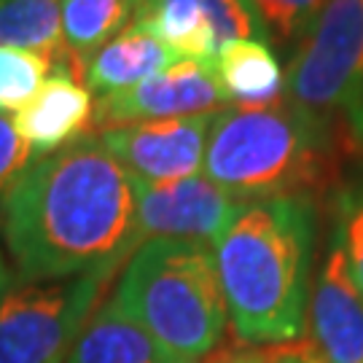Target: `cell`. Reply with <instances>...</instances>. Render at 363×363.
I'll use <instances>...</instances> for the list:
<instances>
[{"label": "cell", "mask_w": 363, "mask_h": 363, "mask_svg": "<svg viewBox=\"0 0 363 363\" xmlns=\"http://www.w3.org/2000/svg\"><path fill=\"white\" fill-rule=\"evenodd\" d=\"M304 331L315 363H363V291L334 232L310 291Z\"/></svg>", "instance_id": "8fae6325"}, {"label": "cell", "mask_w": 363, "mask_h": 363, "mask_svg": "<svg viewBox=\"0 0 363 363\" xmlns=\"http://www.w3.org/2000/svg\"><path fill=\"white\" fill-rule=\"evenodd\" d=\"M135 186V237L145 240H186L216 245L247 202L226 194L205 175L167 186Z\"/></svg>", "instance_id": "ba28073f"}, {"label": "cell", "mask_w": 363, "mask_h": 363, "mask_svg": "<svg viewBox=\"0 0 363 363\" xmlns=\"http://www.w3.org/2000/svg\"><path fill=\"white\" fill-rule=\"evenodd\" d=\"M264 363H315L310 358V352L304 350V347H298V345H283L280 350L269 352V355H261Z\"/></svg>", "instance_id": "7402d4cb"}, {"label": "cell", "mask_w": 363, "mask_h": 363, "mask_svg": "<svg viewBox=\"0 0 363 363\" xmlns=\"http://www.w3.org/2000/svg\"><path fill=\"white\" fill-rule=\"evenodd\" d=\"M240 363H264V358H250V355H247V358H242Z\"/></svg>", "instance_id": "484cf974"}, {"label": "cell", "mask_w": 363, "mask_h": 363, "mask_svg": "<svg viewBox=\"0 0 363 363\" xmlns=\"http://www.w3.org/2000/svg\"><path fill=\"white\" fill-rule=\"evenodd\" d=\"M0 46L40 54L52 73L84 78L62 40V0H0Z\"/></svg>", "instance_id": "2e32d148"}, {"label": "cell", "mask_w": 363, "mask_h": 363, "mask_svg": "<svg viewBox=\"0 0 363 363\" xmlns=\"http://www.w3.org/2000/svg\"><path fill=\"white\" fill-rule=\"evenodd\" d=\"M13 283L11 277V269H9V264H6V256H3V250H0V296L6 294V288Z\"/></svg>", "instance_id": "603a6c76"}, {"label": "cell", "mask_w": 363, "mask_h": 363, "mask_svg": "<svg viewBox=\"0 0 363 363\" xmlns=\"http://www.w3.org/2000/svg\"><path fill=\"white\" fill-rule=\"evenodd\" d=\"M118 307L181 363H199L226 334L213 247L186 240H145L135 247L116 288Z\"/></svg>", "instance_id": "277c9868"}, {"label": "cell", "mask_w": 363, "mask_h": 363, "mask_svg": "<svg viewBox=\"0 0 363 363\" xmlns=\"http://www.w3.org/2000/svg\"><path fill=\"white\" fill-rule=\"evenodd\" d=\"M52 73L49 62L33 52L0 46V111L25 108Z\"/></svg>", "instance_id": "d6986e66"}, {"label": "cell", "mask_w": 363, "mask_h": 363, "mask_svg": "<svg viewBox=\"0 0 363 363\" xmlns=\"http://www.w3.org/2000/svg\"><path fill=\"white\" fill-rule=\"evenodd\" d=\"M135 19L130 0H62V40L81 70L103 43Z\"/></svg>", "instance_id": "e0dca14e"}, {"label": "cell", "mask_w": 363, "mask_h": 363, "mask_svg": "<svg viewBox=\"0 0 363 363\" xmlns=\"http://www.w3.org/2000/svg\"><path fill=\"white\" fill-rule=\"evenodd\" d=\"M130 3H132V9H135V16L143 11L145 6H148V0H130Z\"/></svg>", "instance_id": "d4e9b609"}, {"label": "cell", "mask_w": 363, "mask_h": 363, "mask_svg": "<svg viewBox=\"0 0 363 363\" xmlns=\"http://www.w3.org/2000/svg\"><path fill=\"white\" fill-rule=\"evenodd\" d=\"M0 213L19 280L116 274L138 247L135 186L97 135L35 159Z\"/></svg>", "instance_id": "6da1fadb"}, {"label": "cell", "mask_w": 363, "mask_h": 363, "mask_svg": "<svg viewBox=\"0 0 363 363\" xmlns=\"http://www.w3.org/2000/svg\"><path fill=\"white\" fill-rule=\"evenodd\" d=\"M318 240L315 196L247 202L213 245L229 325L245 345L304 337Z\"/></svg>", "instance_id": "7a4b0ae2"}, {"label": "cell", "mask_w": 363, "mask_h": 363, "mask_svg": "<svg viewBox=\"0 0 363 363\" xmlns=\"http://www.w3.org/2000/svg\"><path fill=\"white\" fill-rule=\"evenodd\" d=\"M242 358H232V355H218L216 361H208V363H240Z\"/></svg>", "instance_id": "cb8c5ba5"}, {"label": "cell", "mask_w": 363, "mask_h": 363, "mask_svg": "<svg viewBox=\"0 0 363 363\" xmlns=\"http://www.w3.org/2000/svg\"><path fill=\"white\" fill-rule=\"evenodd\" d=\"M65 363H181L118 307L116 296L94 307Z\"/></svg>", "instance_id": "5bb4252c"}, {"label": "cell", "mask_w": 363, "mask_h": 363, "mask_svg": "<svg viewBox=\"0 0 363 363\" xmlns=\"http://www.w3.org/2000/svg\"><path fill=\"white\" fill-rule=\"evenodd\" d=\"M135 19H143L178 60L191 62L213 65L229 43L242 38L269 43L247 0H148Z\"/></svg>", "instance_id": "30bf717a"}, {"label": "cell", "mask_w": 363, "mask_h": 363, "mask_svg": "<svg viewBox=\"0 0 363 363\" xmlns=\"http://www.w3.org/2000/svg\"><path fill=\"white\" fill-rule=\"evenodd\" d=\"M35 159L38 156L13 127V118L0 111V196L25 175Z\"/></svg>", "instance_id": "44dd1931"}, {"label": "cell", "mask_w": 363, "mask_h": 363, "mask_svg": "<svg viewBox=\"0 0 363 363\" xmlns=\"http://www.w3.org/2000/svg\"><path fill=\"white\" fill-rule=\"evenodd\" d=\"M111 277H16L0 296V363H65Z\"/></svg>", "instance_id": "8992f818"}, {"label": "cell", "mask_w": 363, "mask_h": 363, "mask_svg": "<svg viewBox=\"0 0 363 363\" xmlns=\"http://www.w3.org/2000/svg\"><path fill=\"white\" fill-rule=\"evenodd\" d=\"M91 116L94 100L86 84L70 73L57 70L43 81L35 97L16 111L13 127L40 159L89 135Z\"/></svg>", "instance_id": "7c38bea8"}, {"label": "cell", "mask_w": 363, "mask_h": 363, "mask_svg": "<svg viewBox=\"0 0 363 363\" xmlns=\"http://www.w3.org/2000/svg\"><path fill=\"white\" fill-rule=\"evenodd\" d=\"M229 108H259L286 94V73L267 40L242 38L213 60Z\"/></svg>", "instance_id": "9a60e30c"}, {"label": "cell", "mask_w": 363, "mask_h": 363, "mask_svg": "<svg viewBox=\"0 0 363 363\" xmlns=\"http://www.w3.org/2000/svg\"><path fill=\"white\" fill-rule=\"evenodd\" d=\"M328 0H247L269 40L298 43Z\"/></svg>", "instance_id": "ffe728a7"}, {"label": "cell", "mask_w": 363, "mask_h": 363, "mask_svg": "<svg viewBox=\"0 0 363 363\" xmlns=\"http://www.w3.org/2000/svg\"><path fill=\"white\" fill-rule=\"evenodd\" d=\"M218 113L220 111L159 121H135L89 135L100 138L105 151L116 159L135 183L167 186L199 175Z\"/></svg>", "instance_id": "52a82bcc"}, {"label": "cell", "mask_w": 363, "mask_h": 363, "mask_svg": "<svg viewBox=\"0 0 363 363\" xmlns=\"http://www.w3.org/2000/svg\"><path fill=\"white\" fill-rule=\"evenodd\" d=\"M361 162L342 124L288 94L259 108H223L205 148V178L242 202L312 196Z\"/></svg>", "instance_id": "3957f363"}, {"label": "cell", "mask_w": 363, "mask_h": 363, "mask_svg": "<svg viewBox=\"0 0 363 363\" xmlns=\"http://www.w3.org/2000/svg\"><path fill=\"white\" fill-rule=\"evenodd\" d=\"M286 94L342 124L363 159V0H328L296 43Z\"/></svg>", "instance_id": "5b68a950"}, {"label": "cell", "mask_w": 363, "mask_h": 363, "mask_svg": "<svg viewBox=\"0 0 363 363\" xmlns=\"http://www.w3.org/2000/svg\"><path fill=\"white\" fill-rule=\"evenodd\" d=\"M181 62L175 52L156 35L143 19H132L118 35L103 43L84 62V84L89 91L111 94L130 89Z\"/></svg>", "instance_id": "4fadbf2b"}, {"label": "cell", "mask_w": 363, "mask_h": 363, "mask_svg": "<svg viewBox=\"0 0 363 363\" xmlns=\"http://www.w3.org/2000/svg\"><path fill=\"white\" fill-rule=\"evenodd\" d=\"M331 232L345 250L355 283L363 291V159L345 169V175L334 183Z\"/></svg>", "instance_id": "ac0fdd59"}, {"label": "cell", "mask_w": 363, "mask_h": 363, "mask_svg": "<svg viewBox=\"0 0 363 363\" xmlns=\"http://www.w3.org/2000/svg\"><path fill=\"white\" fill-rule=\"evenodd\" d=\"M223 108H229V103L213 65L181 60L130 89L103 94L94 105L89 132L111 130L135 121L216 113Z\"/></svg>", "instance_id": "9c48e42d"}]
</instances>
